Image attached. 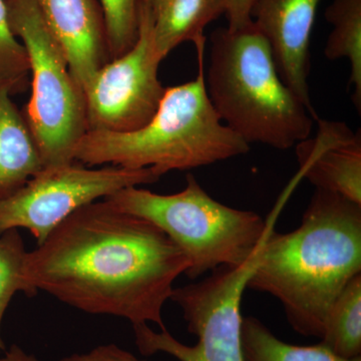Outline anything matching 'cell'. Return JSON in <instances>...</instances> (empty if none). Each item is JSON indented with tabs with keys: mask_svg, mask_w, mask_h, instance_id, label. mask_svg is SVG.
<instances>
[{
	"mask_svg": "<svg viewBox=\"0 0 361 361\" xmlns=\"http://www.w3.org/2000/svg\"><path fill=\"white\" fill-rule=\"evenodd\" d=\"M158 58H167L178 45L206 40L204 30L226 13V0H146Z\"/></svg>",
	"mask_w": 361,
	"mask_h": 361,
	"instance_id": "4fadbf2b",
	"label": "cell"
},
{
	"mask_svg": "<svg viewBox=\"0 0 361 361\" xmlns=\"http://www.w3.org/2000/svg\"><path fill=\"white\" fill-rule=\"evenodd\" d=\"M361 274V205L316 189L294 231L268 230L247 288L275 297L292 329L322 339L341 292Z\"/></svg>",
	"mask_w": 361,
	"mask_h": 361,
	"instance_id": "7a4b0ae2",
	"label": "cell"
},
{
	"mask_svg": "<svg viewBox=\"0 0 361 361\" xmlns=\"http://www.w3.org/2000/svg\"><path fill=\"white\" fill-rule=\"evenodd\" d=\"M241 348L244 361H361L341 357L322 342L300 346L280 341L257 318H242Z\"/></svg>",
	"mask_w": 361,
	"mask_h": 361,
	"instance_id": "2e32d148",
	"label": "cell"
},
{
	"mask_svg": "<svg viewBox=\"0 0 361 361\" xmlns=\"http://www.w3.org/2000/svg\"><path fill=\"white\" fill-rule=\"evenodd\" d=\"M82 90L110 61L99 0H32Z\"/></svg>",
	"mask_w": 361,
	"mask_h": 361,
	"instance_id": "8fae6325",
	"label": "cell"
},
{
	"mask_svg": "<svg viewBox=\"0 0 361 361\" xmlns=\"http://www.w3.org/2000/svg\"><path fill=\"white\" fill-rule=\"evenodd\" d=\"M0 85V198L8 196L44 168L25 115Z\"/></svg>",
	"mask_w": 361,
	"mask_h": 361,
	"instance_id": "5bb4252c",
	"label": "cell"
},
{
	"mask_svg": "<svg viewBox=\"0 0 361 361\" xmlns=\"http://www.w3.org/2000/svg\"><path fill=\"white\" fill-rule=\"evenodd\" d=\"M160 178L152 169L87 168L78 161L44 167L20 189L0 198V236L23 228L40 245L82 206L125 188L154 184Z\"/></svg>",
	"mask_w": 361,
	"mask_h": 361,
	"instance_id": "ba28073f",
	"label": "cell"
},
{
	"mask_svg": "<svg viewBox=\"0 0 361 361\" xmlns=\"http://www.w3.org/2000/svg\"><path fill=\"white\" fill-rule=\"evenodd\" d=\"M6 1L13 32L30 59L32 94L25 116L44 167L73 163L89 129L84 90L32 0Z\"/></svg>",
	"mask_w": 361,
	"mask_h": 361,
	"instance_id": "8992f818",
	"label": "cell"
},
{
	"mask_svg": "<svg viewBox=\"0 0 361 361\" xmlns=\"http://www.w3.org/2000/svg\"><path fill=\"white\" fill-rule=\"evenodd\" d=\"M209 56V99L244 141L288 149L310 137L318 116L280 77L269 42L253 21L241 30H214Z\"/></svg>",
	"mask_w": 361,
	"mask_h": 361,
	"instance_id": "277c9868",
	"label": "cell"
},
{
	"mask_svg": "<svg viewBox=\"0 0 361 361\" xmlns=\"http://www.w3.org/2000/svg\"><path fill=\"white\" fill-rule=\"evenodd\" d=\"M315 137L295 146L301 176L316 189L361 205V137L343 122L316 120Z\"/></svg>",
	"mask_w": 361,
	"mask_h": 361,
	"instance_id": "7c38bea8",
	"label": "cell"
},
{
	"mask_svg": "<svg viewBox=\"0 0 361 361\" xmlns=\"http://www.w3.org/2000/svg\"><path fill=\"white\" fill-rule=\"evenodd\" d=\"M59 361H146L116 344H103L82 353H73Z\"/></svg>",
	"mask_w": 361,
	"mask_h": 361,
	"instance_id": "44dd1931",
	"label": "cell"
},
{
	"mask_svg": "<svg viewBox=\"0 0 361 361\" xmlns=\"http://www.w3.org/2000/svg\"><path fill=\"white\" fill-rule=\"evenodd\" d=\"M253 1L254 0H226L225 16L229 30H241L251 25Z\"/></svg>",
	"mask_w": 361,
	"mask_h": 361,
	"instance_id": "7402d4cb",
	"label": "cell"
},
{
	"mask_svg": "<svg viewBox=\"0 0 361 361\" xmlns=\"http://www.w3.org/2000/svg\"><path fill=\"white\" fill-rule=\"evenodd\" d=\"M189 266L158 226L102 199L78 209L27 252L25 274L35 291L75 310L165 330L164 306Z\"/></svg>",
	"mask_w": 361,
	"mask_h": 361,
	"instance_id": "6da1fadb",
	"label": "cell"
},
{
	"mask_svg": "<svg viewBox=\"0 0 361 361\" xmlns=\"http://www.w3.org/2000/svg\"><path fill=\"white\" fill-rule=\"evenodd\" d=\"M161 63L144 7L134 47L102 66L85 90L87 130L128 133L148 123L166 90L159 80Z\"/></svg>",
	"mask_w": 361,
	"mask_h": 361,
	"instance_id": "9c48e42d",
	"label": "cell"
},
{
	"mask_svg": "<svg viewBox=\"0 0 361 361\" xmlns=\"http://www.w3.org/2000/svg\"><path fill=\"white\" fill-rule=\"evenodd\" d=\"M320 0H254L251 18L269 42L280 77L316 115L310 97V39Z\"/></svg>",
	"mask_w": 361,
	"mask_h": 361,
	"instance_id": "30bf717a",
	"label": "cell"
},
{
	"mask_svg": "<svg viewBox=\"0 0 361 361\" xmlns=\"http://www.w3.org/2000/svg\"><path fill=\"white\" fill-rule=\"evenodd\" d=\"M30 73L27 52L13 32L6 0H0V85L18 94L25 89Z\"/></svg>",
	"mask_w": 361,
	"mask_h": 361,
	"instance_id": "ffe728a7",
	"label": "cell"
},
{
	"mask_svg": "<svg viewBox=\"0 0 361 361\" xmlns=\"http://www.w3.org/2000/svg\"><path fill=\"white\" fill-rule=\"evenodd\" d=\"M146 0H99L110 61L129 51L140 35Z\"/></svg>",
	"mask_w": 361,
	"mask_h": 361,
	"instance_id": "d6986e66",
	"label": "cell"
},
{
	"mask_svg": "<svg viewBox=\"0 0 361 361\" xmlns=\"http://www.w3.org/2000/svg\"><path fill=\"white\" fill-rule=\"evenodd\" d=\"M205 45L206 40L195 44L198 75L166 89L148 123L128 133L87 130L75 149V161L90 167L152 169L161 177L248 153L250 145L221 121L209 99Z\"/></svg>",
	"mask_w": 361,
	"mask_h": 361,
	"instance_id": "3957f363",
	"label": "cell"
},
{
	"mask_svg": "<svg viewBox=\"0 0 361 361\" xmlns=\"http://www.w3.org/2000/svg\"><path fill=\"white\" fill-rule=\"evenodd\" d=\"M249 271L219 267L202 281L178 287L171 300L182 310L195 345L176 339L167 329L154 331L147 323L133 325L142 355L164 353L179 361H244L241 348V300Z\"/></svg>",
	"mask_w": 361,
	"mask_h": 361,
	"instance_id": "52a82bcc",
	"label": "cell"
},
{
	"mask_svg": "<svg viewBox=\"0 0 361 361\" xmlns=\"http://www.w3.org/2000/svg\"><path fill=\"white\" fill-rule=\"evenodd\" d=\"M27 252L18 229L9 230L0 236V355L6 350L1 336L2 322L13 296L18 292L28 297L39 293L25 279Z\"/></svg>",
	"mask_w": 361,
	"mask_h": 361,
	"instance_id": "ac0fdd59",
	"label": "cell"
},
{
	"mask_svg": "<svg viewBox=\"0 0 361 361\" xmlns=\"http://www.w3.org/2000/svg\"><path fill=\"white\" fill-rule=\"evenodd\" d=\"M325 18L332 25L325 44V56L330 61L345 59L350 63L349 85L353 101L361 111V0H334Z\"/></svg>",
	"mask_w": 361,
	"mask_h": 361,
	"instance_id": "9a60e30c",
	"label": "cell"
},
{
	"mask_svg": "<svg viewBox=\"0 0 361 361\" xmlns=\"http://www.w3.org/2000/svg\"><path fill=\"white\" fill-rule=\"evenodd\" d=\"M0 361H40L37 356L25 353L20 346L13 344L0 355Z\"/></svg>",
	"mask_w": 361,
	"mask_h": 361,
	"instance_id": "603a6c76",
	"label": "cell"
},
{
	"mask_svg": "<svg viewBox=\"0 0 361 361\" xmlns=\"http://www.w3.org/2000/svg\"><path fill=\"white\" fill-rule=\"evenodd\" d=\"M320 342L341 357H361V274L349 282L332 305Z\"/></svg>",
	"mask_w": 361,
	"mask_h": 361,
	"instance_id": "e0dca14e",
	"label": "cell"
},
{
	"mask_svg": "<svg viewBox=\"0 0 361 361\" xmlns=\"http://www.w3.org/2000/svg\"><path fill=\"white\" fill-rule=\"evenodd\" d=\"M104 200L165 232L187 256L190 266L185 275L192 280L221 266L245 264L271 227L257 213L216 201L192 174L179 193L160 195L134 186Z\"/></svg>",
	"mask_w": 361,
	"mask_h": 361,
	"instance_id": "5b68a950",
	"label": "cell"
}]
</instances>
